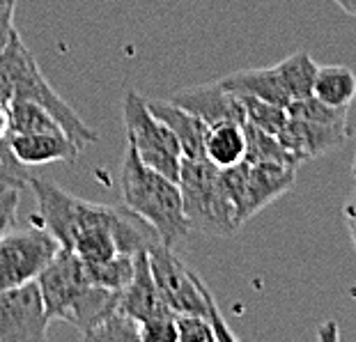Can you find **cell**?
Returning <instances> with one entry per match:
<instances>
[{"instance_id": "603a6c76", "label": "cell", "mask_w": 356, "mask_h": 342, "mask_svg": "<svg viewBox=\"0 0 356 342\" xmlns=\"http://www.w3.org/2000/svg\"><path fill=\"white\" fill-rule=\"evenodd\" d=\"M86 271H88V278L92 285L106 287V290L122 292L134 276V255L118 253V255H113L111 260L86 264Z\"/></svg>"}, {"instance_id": "7a4b0ae2", "label": "cell", "mask_w": 356, "mask_h": 342, "mask_svg": "<svg viewBox=\"0 0 356 342\" xmlns=\"http://www.w3.org/2000/svg\"><path fill=\"white\" fill-rule=\"evenodd\" d=\"M0 99L5 104H12L17 99H28V101L47 106L81 149L99 138L44 79L40 65L21 40L19 30H14L3 51H0Z\"/></svg>"}, {"instance_id": "d4e9b609", "label": "cell", "mask_w": 356, "mask_h": 342, "mask_svg": "<svg viewBox=\"0 0 356 342\" xmlns=\"http://www.w3.org/2000/svg\"><path fill=\"white\" fill-rule=\"evenodd\" d=\"M287 115L301 117V120H313V122H347L350 108H333V106L320 101L313 95L304 99H292L285 106Z\"/></svg>"}, {"instance_id": "4fadbf2b", "label": "cell", "mask_w": 356, "mask_h": 342, "mask_svg": "<svg viewBox=\"0 0 356 342\" xmlns=\"http://www.w3.org/2000/svg\"><path fill=\"white\" fill-rule=\"evenodd\" d=\"M120 308L138 324L147 322V319L172 315L154 283L147 250H138L134 255V276L124 290L120 292Z\"/></svg>"}, {"instance_id": "8fae6325", "label": "cell", "mask_w": 356, "mask_h": 342, "mask_svg": "<svg viewBox=\"0 0 356 342\" xmlns=\"http://www.w3.org/2000/svg\"><path fill=\"white\" fill-rule=\"evenodd\" d=\"M347 136H350L347 122H313L287 115V122L276 138L299 163H304L308 158H317L343 147Z\"/></svg>"}, {"instance_id": "4dcf8cb0", "label": "cell", "mask_w": 356, "mask_h": 342, "mask_svg": "<svg viewBox=\"0 0 356 342\" xmlns=\"http://www.w3.org/2000/svg\"><path fill=\"white\" fill-rule=\"evenodd\" d=\"M343 218H345V225L350 230V237H352V244H354V253H356V191L350 200L345 202L343 207Z\"/></svg>"}, {"instance_id": "7c38bea8", "label": "cell", "mask_w": 356, "mask_h": 342, "mask_svg": "<svg viewBox=\"0 0 356 342\" xmlns=\"http://www.w3.org/2000/svg\"><path fill=\"white\" fill-rule=\"evenodd\" d=\"M170 101L181 106L188 113H193V115H198L207 127L221 122H246L241 99L237 95H232L230 90H225L221 86V81L177 90L170 97Z\"/></svg>"}, {"instance_id": "ac0fdd59", "label": "cell", "mask_w": 356, "mask_h": 342, "mask_svg": "<svg viewBox=\"0 0 356 342\" xmlns=\"http://www.w3.org/2000/svg\"><path fill=\"white\" fill-rule=\"evenodd\" d=\"M313 97L333 108H350L356 97V74L343 65H317Z\"/></svg>"}, {"instance_id": "f1b7e54d", "label": "cell", "mask_w": 356, "mask_h": 342, "mask_svg": "<svg viewBox=\"0 0 356 342\" xmlns=\"http://www.w3.org/2000/svg\"><path fill=\"white\" fill-rule=\"evenodd\" d=\"M19 202H21V188L0 186V239L10 232L14 218H17Z\"/></svg>"}, {"instance_id": "3957f363", "label": "cell", "mask_w": 356, "mask_h": 342, "mask_svg": "<svg viewBox=\"0 0 356 342\" xmlns=\"http://www.w3.org/2000/svg\"><path fill=\"white\" fill-rule=\"evenodd\" d=\"M177 184L191 232L198 230L211 237H232L241 227L221 170L214 168L207 158L181 156Z\"/></svg>"}, {"instance_id": "ffe728a7", "label": "cell", "mask_w": 356, "mask_h": 342, "mask_svg": "<svg viewBox=\"0 0 356 342\" xmlns=\"http://www.w3.org/2000/svg\"><path fill=\"white\" fill-rule=\"evenodd\" d=\"M276 67V74L280 83H283L285 92L292 99H304L313 95V83L317 74V65L306 51H297L285 60H280Z\"/></svg>"}, {"instance_id": "4316f807", "label": "cell", "mask_w": 356, "mask_h": 342, "mask_svg": "<svg viewBox=\"0 0 356 342\" xmlns=\"http://www.w3.org/2000/svg\"><path fill=\"white\" fill-rule=\"evenodd\" d=\"M177 342H218L214 326L200 315H175Z\"/></svg>"}, {"instance_id": "ba28073f", "label": "cell", "mask_w": 356, "mask_h": 342, "mask_svg": "<svg viewBox=\"0 0 356 342\" xmlns=\"http://www.w3.org/2000/svg\"><path fill=\"white\" fill-rule=\"evenodd\" d=\"M35 283L40 287L49 322L53 319L70 322L74 303L79 301V296L86 292L88 285H92L83 260L65 246L56 250V255L35 278Z\"/></svg>"}, {"instance_id": "cb8c5ba5", "label": "cell", "mask_w": 356, "mask_h": 342, "mask_svg": "<svg viewBox=\"0 0 356 342\" xmlns=\"http://www.w3.org/2000/svg\"><path fill=\"white\" fill-rule=\"evenodd\" d=\"M239 99H241V104H244L246 122H251L253 127L262 129V131H267L271 136L280 133V129L287 122L285 106L262 101V99H255V97H239Z\"/></svg>"}, {"instance_id": "d6986e66", "label": "cell", "mask_w": 356, "mask_h": 342, "mask_svg": "<svg viewBox=\"0 0 356 342\" xmlns=\"http://www.w3.org/2000/svg\"><path fill=\"white\" fill-rule=\"evenodd\" d=\"M10 111V131L12 133H56L65 131L58 117L47 108V106L28 101V99H17L7 104ZM67 133V131H65Z\"/></svg>"}, {"instance_id": "44dd1931", "label": "cell", "mask_w": 356, "mask_h": 342, "mask_svg": "<svg viewBox=\"0 0 356 342\" xmlns=\"http://www.w3.org/2000/svg\"><path fill=\"white\" fill-rule=\"evenodd\" d=\"M83 338L90 342H140V329L134 317H129L122 308H115L83 331Z\"/></svg>"}, {"instance_id": "e0dca14e", "label": "cell", "mask_w": 356, "mask_h": 342, "mask_svg": "<svg viewBox=\"0 0 356 342\" xmlns=\"http://www.w3.org/2000/svg\"><path fill=\"white\" fill-rule=\"evenodd\" d=\"M204 158L218 170L232 168L246 158L244 122H221L209 127L204 140Z\"/></svg>"}, {"instance_id": "484cf974", "label": "cell", "mask_w": 356, "mask_h": 342, "mask_svg": "<svg viewBox=\"0 0 356 342\" xmlns=\"http://www.w3.org/2000/svg\"><path fill=\"white\" fill-rule=\"evenodd\" d=\"M30 172L28 165H24L14 156L12 145H10V136L0 138V186H12V188H28L30 184Z\"/></svg>"}, {"instance_id": "2e32d148", "label": "cell", "mask_w": 356, "mask_h": 342, "mask_svg": "<svg viewBox=\"0 0 356 342\" xmlns=\"http://www.w3.org/2000/svg\"><path fill=\"white\" fill-rule=\"evenodd\" d=\"M221 86L237 97H255L262 101L287 106L290 95L280 83L276 67H255V70H239L221 79Z\"/></svg>"}, {"instance_id": "277c9868", "label": "cell", "mask_w": 356, "mask_h": 342, "mask_svg": "<svg viewBox=\"0 0 356 342\" xmlns=\"http://www.w3.org/2000/svg\"><path fill=\"white\" fill-rule=\"evenodd\" d=\"M149 269H152L154 283L161 292L165 306L172 315H200L207 317L216 331L218 342L237 340V336L228 329L225 319L218 310L214 296L202 283V278L184 264V260L172 253V246L156 241L147 248Z\"/></svg>"}, {"instance_id": "f546056e", "label": "cell", "mask_w": 356, "mask_h": 342, "mask_svg": "<svg viewBox=\"0 0 356 342\" xmlns=\"http://www.w3.org/2000/svg\"><path fill=\"white\" fill-rule=\"evenodd\" d=\"M14 10H17V0H0V51L14 33Z\"/></svg>"}, {"instance_id": "d6a6232c", "label": "cell", "mask_w": 356, "mask_h": 342, "mask_svg": "<svg viewBox=\"0 0 356 342\" xmlns=\"http://www.w3.org/2000/svg\"><path fill=\"white\" fill-rule=\"evenodd\" d=\"M352 174H354V179H356V152H354V163H352Z\"/></svg>"}, {"instance_id": "83f0119b", "label": "cell", "mask_w": 356, "mask_h": 342, "mask_svg": "<svg viewBox=\"0 0 356 342\" xmlns=\"http://www.w3.org/2000/svg\"><path fill=\"white\" fill-rule=\"evenodd\" d=\"M140 342H177L175 315H165L138 324Z\"/></svg>"}, {"instance_id": "52a82bcc", "label": "cell", "mask_w": 356, "mask_h": 342, "mask_svg": "<svg viewBox=\"0 0 356 342\" xmlns=\"http://www.w3.org/2000/svg\"><path fill=\"white\" fill-rule=\"evenodd\" d=\"M58 248V239L37 223L26 230L7 232L0 239V292L33 283Z\"/></svg>"}, {"instance_id": "8992f818", "label": "cell", "mask_w": 356, "mask_h": 342, "mask_svg": "<svg viewBox=\"0 0 356 342\" xmlns=\"http://www.w3.org/2000/svg\"><path fill=\"white\" fill-rule=\"evenodd\" d=\"M122 120L127 129V142L136 149V154L152 170L165 174L168 179L179 177L181 168V147L175 133L147 108L145 97L129 90L122 106Z\"/></svg>"}, {"instance_id": "5bb4252c", "label": "cell", "mask_w": 356, "mask_h": 342, "mask_svg": "<svg viewBox=\"0 0 356 342\" xmlns=\"http://www.w3.org/2000/svg\"><path fill=\"white\" fill-rule=\"evenodd\" d=\"M10 145L14 156L24 165H47V163H74L81 147L65 131L56 133H12Z\"/></svg>"}, {"instance_id": "30bf717a", "label": "cell", "mask_w": 356, "mask_h": 342, "mask_svg": "<svg viewBox=\"0 0 356 342\" xmlns=\"http://www.w3.org/2000/svg\"><path fill=\"white\" fill-rule=\"evenodd\" d=\"M248 163V161H246ZM297 165L278 161H255L246 165V181L239 202V220L246 223L257 211L278 200L294 186Z\"/></svg>"}, {"instance_id": "7402d4cb", "label": "cell", "mask_w": 356, "mask_h": 342, "mask_svg": "<svg viewBox=\"0 0 356 342\" xmlns=\"http://www.w3.org/2000/svg\"><path fill=\"white\" fill-rule=\"evenodd\" d=\"M244 133H246V158L244 161L255 163V161H278V163H290L299 165L290 152L283 147L276 136H271L262 129L253 127L251 122H244Z\"/></svg>"}, {"instance_id": "5b68a950", "label": "cell", "mask_w": 356, "mask_h": 342, "mask_svg": "<svg viewBox=\"0 0 356 342\" xmlns=\"http://www.w3.org/2000/svg\"><path fill=\"white\" fill-rule=\"evenodd\" d=\"M28 188H33L37 200V214L33 216V223L47 227L58 239V244L65 248H72L74 239L81 232L108 220L115 211V207L81 200V197L67 193L65 188L35 177V174L30 177Z\"/></svg>"}, {"instance_id": "1f68e13d", "label": "cell", "mask_w": 356, "mask_h": 342, "mask_svg": "<svg viewBox=\"0 0 356 342\" xmlns=\"http://www.w3.org/2000/svg\"><path fill=\"white\" fill-rule=\"evenodd\" d=\"M10 136V111H7V104L0 99V138Z\"/></svg>"}, {"instance_id": "6da1fadb", "label": "cell", "mask_w": 356, "mask_h": 342, "mask_svg": "<svg viewBox=\"0 0 356 342\" xmlns=\"http://www.w3.org/2000/svg\"><path fill=\"white\" fill-rule=\"evenodd\" d=\"M120 188L124 207L145 220L159 234L161 244L175 246L191 232L184 216L179 184L143 163L129 142L120 168Z\"/></svg>"}, {"instance_id": "9a60e30c", "label": "cell", "mask_w": 356, "mask_h": 342, "mask_svg": "<svg viewBox=\"0 0 356 342\" xmlns=\"http://www.w3.org/2000/svg\"><path fill=\"white\" fill-rule=\"evenodd\" d=\"M147 108L152 111V115L156 120L170 129L175 133V138L181 147V156L186 158H204V140H207L209 127L202 122L198 115L184 111L181 106L172 104L170 99H145Z\"/></svg>"}, {"instance_id": "9c48e42d", "label": "cell", "mask_w": 356, "mask_h": 342, "mask_svg": "<svg viewBox=\"0 0 356 342\" xmlns=\"http://www.w3.org/2000/svg\"><path fill=\"white\" fill-rule=\"evenodd\" d=\"M49 324L35 280L0 292V342L47 340Z\"/></svg>"}]
</instances>
